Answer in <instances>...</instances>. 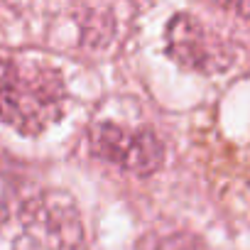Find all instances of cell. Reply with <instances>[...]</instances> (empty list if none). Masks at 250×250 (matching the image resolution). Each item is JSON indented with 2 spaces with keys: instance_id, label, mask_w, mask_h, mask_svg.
Returning <instances> with one entry per match:
<instances>
[{
  "instance_id": "1",
  "label": "cell",
  "mask_w": 250,
  "mask_h": 250,
  "mask_svg": "<svg viewBox=\"0 0 250 250\" xmlns=\"http://www.w3.org/2000/svg\"><path fill=\"white\" fill-rule=\"evenodd\" d=\"M66 98L62 74L42 62L20 59L0 71V123L25 138H37L59 123Z\"/></svg>"
},
{
  "instance_id": "2",
  "label": "cell",
  "mask_w": 250,
  "mask_h": 250,
  "mask_svg": "<svg viewBox=\"0 0 250 250\" xmlns=\"http://www.w3.org/2000/svg\"><path fill=\"white\" fill-rule=\"evenodd\" d=\"M15 250H86L83 223L66 191L44 189L22 201Z\"/></svg>"
},
{
  "instance_id": "3",
  "label": "cell",
  "mask_w": 250,
  "mask_h": 250,
  "mask_svg": "<svg viewBox=\"0 0 250 250\" xmlns=\"http://www.w3.org/2000/svg\"><path fill=\"white\" fill-rule=\"evenodd\" d=\"M93 157L135 177H150L165 165V143L150 128H123L115 123H96L88 133Z\"/></svg>"
},
{
  "instance_id": "4",
  "label": "cell",
  "mask_w": 250,
  "mask_h": 250,
  "mask_svg": "<svg viewBox=\"0 0 250 250\" xmlns=\"http://www.w3.org/2000/svg\"><path fill=\"white\" fill-rule=\"evenodd\" d=\"M165 49L167 57L182 69L206 76L228 71L233 64L230 47L221 42L218 35L208 32L206 25L189 13H177L169 18L165 27Z\"/></svg>"
},
{
  "instance_id": "5",
  "label": "cell",
  "mask_w": 250,
  "mask_h": 250,
  "mask_svg": "<svg viewBox=\"0 0 250 250\" xmlns=\"http://www.w3.org/2000/svg\"><path fill=\"white\" fill-rule=\"evenodd\" d=\"M160 250H204L199 245V240L189 238V235H172L167 240H162Z\"/></svg>"
},
{
  "instance_id": "6",
  "label": "cell",
  "mask_w": 250,
  "mask_h": 250,
  "mask_svg": "<svg viewBox=\"0 0 250 250\" xmlns=\"http://www.w3.org/2000/svg\"><path fill=\"white\" fill-rule=\"evenodd\" d=\"M211 3L228 10V13H235V15L250 20V0H211Z\"/></svg>"
}]
</instances>
